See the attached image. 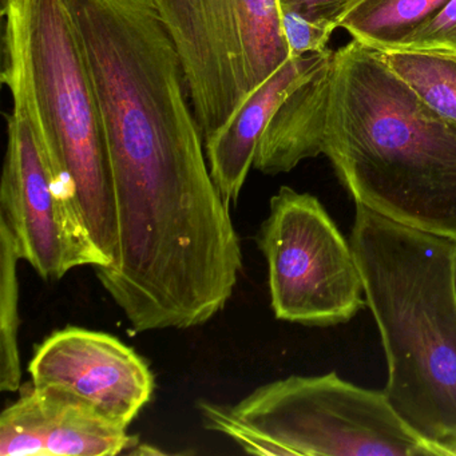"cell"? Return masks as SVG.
<instances>
[{
    "label": "cell",
    "instance_id": "cell-4",
    "mask_svg": "<svg viewBox=\"0 0 456 456\" xmlns=\"http://www.w3.org/2000/svg\"><path fill=\"white\" fill-rule=\"evenodd\" d=\"M2 84L68 181L97 247L113 263L116 201L105 130L65 0H0ZM110 263V264H111Z\"/></svg>",
    "mask_w": 456,
    "mask_h": 456
},
{
    "label": "cell",
    "instance_id": "cell-20",
    "mask_svg": "<svg viewBox=\"0 0 456 456\" xmlns=\"http://www.w3.org/2000/svg\"><path fill=\"white\" fill-rule=\"evenodd\" d=\"M451 58H453V60H456V57H451Z\"/></svg>",
    "mask_w": 456,
    "mask_h": 456
},
{
    "label": "cell",
    "instance_id": "cell-3",
    "mask_svg": "<svg viewBox=\"0 0 456 456\" xmlns=\"http://www.w3.org/2000/svg\"><path fill=\"white\" fill-rule=\"evenodd\" d=\"M351 247L378 324L395 412L456 456V241L356 204Z\"/></svg>",
    "mask_w": 456,
    "mask_h": 456
},
{
    "label": "cell",
    "instance_id": "cell-14",
    "mask_svg": "<svg viewBox=\"0 0 456 456\" xmlns=\"http://www.w3.org/2000/svg\"><path fill=\"white\" fill-rule=\"evenodd\" d=\"M387 65L445 121L456 126V60L432 53H380Z\"/></svg>",
    "mask_w": 456,
    "mask_h": 456
},
{
    "label": "cell",
    "instance_id": "cell-6",
    "mask_svg": "<svg viewBox=\"0 0 456 456\" xmlns=\"http://www.w3.org/2000/svg\"><path fill=\"white\" fill-rule=\"evenodd\" d=\"M208 140L290 60L279 0H151Z\"/></svg>",
    "mask_w": 456,
    "mask_h": 456
},
{
    "label": "cell",
    "instance_id": "cell-19",
    "mask_svg": "<svg viewBox=\"0 0 456 456\" xmlns=\"http://www.w3.org/2000/svg\"><path fill=\"white\" fill-rule=\"evenodd\" d=\"M453 289H455V295H456V260H455V265H453Z\"/></svg>",
    "mask_w": 456,
    "mask_h": 456
},
{
    "label": "cell",
    "instance_id": "cell-7",
    "mask_svg": "<svg viewBox=\"0 0 456 456\" xmlns=\"http://www.w3.org/2000/svg\"><path fill=\"white\" fill-rule=\"evenodd\" d=\"M256 240L276 319L327 327L349 322L367 304L351 242L312 194L281 186Z\"/></svg>",
    "mask_w": 456,
    "mask_h": 456
},
{
    "label": "cell",
    "instance_id": "cell-10",
    "mask_svg": "<svg viewBox=\"0 0 456 456\" xmlns=\"http://www.w3.org/2000/svg\"><path fill=\"white\" fill-rule=\"evenodd\" d=\"M322 53L290 58L264 82L236 116L204 141L205 156L216 188L226 204H236L255 162L261 137L282 101L305 81L327 57Z\"/></svg>",
    "mask_w": 456,
    "mask_h": 456
},
{
    "label": "cell",
    "instance_id": "cell-18",
    "mask_svg": "<svg viewBox=\"0 0 456 456\" xmlns=\"http://www.w3.org/2000/svg\"><path fill=\"white\" fill-rule=\"evenodd\" d=\"M362 0H279L281 12H292L335 31Z\"/></svg>",
    "mask_w": 456,
    "mask_h": 456
},
{
    "label": "cell",
    "instance_id": "cell-9",
    "mask_svg": "<svg viewBox=\"0 0 456 456\" xmlns=\"http://www.w3.org/2000/svg\"><path fill=\"white\" fill-rule=\"evenodd\" d=\"M31 384L65 389L129 428L151 403L148 362L116 336L85 328L55 330L28 362Z\"/></svg>",
    "mask_w": 456,
    "mask_h": 456
},
{
    "label": "cell",
    "instance_id": "cell-8",
    "mask_svg": "<svg viewBox=\"0 0 456 456\" xmlns=\"http://www.w3.org/2000/svg\"><path fill=\"white\" fill-rule=\"evenodd\" d=\"M0 226L20 258L45 280L79 266L111 263L97 247L68 181L50 161L23 117L7 116V148L0 185Z\"/></svg>",
    "mask_w": 456,
    "mask_h": 456
},
{
    "label": "cell",
    "instance_id": "cell-15",
    "mask_svg": "<svg viewBox=\"0 0 456 456\" xmlns=\"http://www.w3.org/2000/svg\"><path fill=\"white\" fill-rule=\"evenodd\" d=\"M22 260L10 232L0 226V389L17 392L22 383L20 344V282L18 261Z\"/></svg>",
    "mask_w": 456,
    "mask_h": 456
},
{
    "label": "cell",
    "instance_id": "cell-16",
    "mask_svg": "<svg viewBox=\"0 0 456 456\" xmlns=\"http://www.w3.org/2000/svg\"><path fill=\"white\" fill-rule=\"evenodd\" d=\"M397 52L456 57V0H450L435 17L413 30Z\"/></svg>",
    "mask_w": 456,
    "mask_h": 456
},
{
    "label": "cell",
    "instance_id": "cell-1",
    "mask_svg": "<svg viewBox=\"0 0 456 456\" xmlns=\"http://www.w3.org/2000/svg\"><path fill=\"white\" fill-rule=\"evenodd\" d=\"M105 130L116 201L110 271L138 288L181 287L240 249L205 156L177 50L151 0H65Z\"/></svg>",
    "mask_w": 456,
    "mask_h": 456
},
{
    "label": "cell",
    "instance_id": "cell-13",
    "mask_svg": "<svg viewBox=\"0 0 456 456\" xmlns=\"http://www.w3.org/2000/svg\"><path fill=\"white\" fill-rule=\"evenodd\" d=\"M450 0H362L341 23L354 41L379 53L399 50L419 26Z\"/></svg>",
    "mask_w": 456,
    "mask_h": 456
},
{
    "label": "cell",
    "instance_id": "cell-5",
    "mask_svg": "<svg viewBox=\"0 0 456 456\" xmlns=\"http://www.w3.org/2000/svg\"><path fill=\"white\" fill-rule=\"evenodd\" d=\"M204 426L255 455L442 456L383 391L336 372L264 384L234 405L199 403Z\"/></svg>",
    "mask_w": 456,
    "mask_h": 456
},
{
    "label": "cell",
    "instance_id": "cell-17",
    "mask_svg": "<svg viewBox=\"0 0 456 456\" xmlns=\"http://www.w3.org/2000/svg\"><path fill=\"white\" fill-rule=\"evenodd\" d=\"M281 25L292 58L324 52L333 34L330 28L292 12H281Z\"/></svg>",
    "mask_w": 456,
    "mask_h": 456
},
{
    "label": "cell",
    "instance_id": "cell-2",
    "mask_svg": "<svg viewBox=\"0 0 456 456\" xmlns=\"http://www.w3.org/2000/svg\"><path fill=\"white\" fill-rule=\"evenodd\" d=\"M324 156L356 204L456 241V126L381 57L333 53Z\"/></svg>",
    "mask_w": 456,
    "mask_h": 456
},
{
    "label": "cell",
    "instance_id": "cell-12",
    "mask_svg": "<svg viewBox=\"0 0 456 456\" xmlns=\"http://www.w3.org/2000/svg\"><path fill=\"white\" fill-rule=\"evenodd\" d=\"M36 389L41 400L45 456H114L137 447L138 437L129 435L127 427L86 400L58 387Z\"/></svg>",
    "mask_w": 456,
    "mask_h": 456
},
{
    "label": "cell",
    "instance_id": "cell-11",
    "mask_svg": "<svg viewBox=\"0 0 456 456\" xmlns=\"http://www.w3.org/2000/svg\"><path fill=\"white\" fill-rule=\"evenodd\" d=\"M333 53L274 111L256 151L253 167L258 172L288 173L324 151Z\"/></svg>",
    "mask_w": 456,
    "mask_h": 456
}]
</instances>
